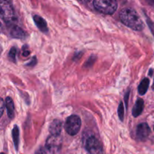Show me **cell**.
<instances>
[{"mask_svg":"<svg viewBox=\"0 0 154 154\" xmlns=\"http://www.w3.org/2000/svg\"><path fill=\"white\" fill-rule=\"evenodd\" d=\"M0 14L1 17L6 23H12L16 20L14 9L11 2L7 1H2L0 4Z\"/></svg>","mask_w":154,"mask_h":154,"instance_id":"cell-3","label":"cell"},{"mask_svg":"<svg viewBox=\"0 0 154 154\" xmlns=\"http://www.w3.org/2000/svg\"><path fill=\"white\" fill-rule=\"evenodd\" d=\"M81 126V120L77 115L69 116L65 123V129L70 135H75L79 132Z\"/></svg>","mask_w":154,"mask_h":154,"instance_id":"cell-4","label":"cell"},{"mask_svg":"<svg viewBox=\"0 0 154 154\" xmlns=\"http://www.w3.org/2000/svg\"><path fill=\"white\" fill-rule=\"evenodd\" d=\"M63 140L60 135H53L48 137L45 144L46 150L51 153H54L58 152L60 150L62 146Z\"/></svg>","mask_w":154,"mask_h":154,"instance_id":"cell-5","label":"cell"},{"mask_svg":"<svg viewBox=\"0 0 154 154\" xmlns=\"http://www.w3.org/2000/svg\"><path fill=\"white\" fill-rule=\"evenodd\" d=\"M120 20L124 25L135 31H141L144 28V23L141 17L136 11L132 8H124L119 14Z\"/></svg>","mask_w":154,"mask_h":154,"instance_id":"cell-1","label":"cell"},{"mask_svg":"<svg viewBox=\"0 0 154 154\" xmlns=\"http://www.w3.org/2000/svg\"><path fill=\"white\" fill-rule=\"evenodd\" d=\"M16 54H17V49L15 47H13V48H11L10 52H9L8 54V58L11 61L15 63L16 62Z\"/></svg>","mask_w":154,"mask_h":154,"instance_id":"cell-15","label":"cell"},{"mask_svg":"<svg viewBox=\"0 0 154 154\" xmlns=\"http://www.w3.org/2000/svg\"><path fill=\"white\" fill-rule=\"evenodd\" d=\"M5 107L8 117L10 119H13L14 117V105L13 101L10 97H7L5 99Z\"/></svg>","mask_w":154,"mask_h":154,"instance_id":"cell-12","label":"cell"},{"mask_svg":"<svg viewBox=\"0 0 154 154\" xmlns=\"http://www.w3.org/2000/svg\"><path fill=\"white\" fill-rule=\"evenodd\" d=\"M63 123L60 120H54L51 123L49 127V131L53 135H60L62 131Z\"/></svg>","mask_w":154,"mask_h":154,"instance_id":"cell-10","label":"cell"},{"mask_svg":"<svg viewBox=\"0 0 154 154\" xmlns=\"http://www.w3.org/2000/svg\"><path fill=\"white\" fill-rule=\"evenodd\" d=\"M35 154H47V151L45 148H43V147H40V148L35 152Z\"/></svg>","mask_w":154,"mask_h":154,"instance_id":"cell-17","label":"cell"},{"mask_svg":"<svg viewBox=\"0 0 154 154\" xmlns=\"http://www.w3.org/2000/svg\"><path fill=\"white\" fill-rule=\"evenodd\" d=\"M150 134V128L146 123H140L136 129V136L141 141H144Z\"/></svg>","mask_w":154,"mask_h":154,"instance_id":"cell-7","label":"cell"},{"mask_svg":"<svg viewBox=\"0 0 154 154\" xmlns=\"http://www.w3.org/2000/svg\"><path fill=\"white\" fill-rule=\"evenodd\" d=\"M33 20H34L35 25L40 29V31H42L44 33L48 32V27L47 25V22L43 17H40L39 15H34Z\"/></svg>","mask_w":154,"mask_h":154,"instance_id":"cell-8","label":"cell"},{"mask_svg":"<svg viewBox=\"0 0 154 154\" xmlns=\"http://www.w3.org/2000/svg\"><path fill=\"white\" fill-rule=\"evenodd\" d=\"M144 100L142 99H138L136 101V103H135V106L133 107V109H132V115L135 117H137L141 115L143 110H144Z\"/></svg>","mask_w":154,"mask_h":154,"instance_id":"cell-11","label":"cell"},{"mask_svg":"<svg viewBox=\"0 0 154 154\" xmlns=\"http://www.w3.org/2000/svg\"><path fill=\"white\" fill-rule=\"evenodd\" d=\"M29 54H30L29 51H25L23 52V55L25 56V57H27V56H28Z\"/></svg>","mask_w":154,"mask_h":154,"instance_id":"cell-19","label":"cell"},{"mask_svg":"<svg viewBox=\"0 0 154 154\" xmlns=\"http://www.w3.org/2000/svg\"><path fill=\"white\" fill-rule=\"evenodd\" d=\"M93 6L98 11L105 14H113L117 11L118 4L114 0H95Z\"/></svg>","mask_w":154,"mask_h":154,"instance_id":"cell-2","label":"cell"},{"mask_svg":"<svg viewBox=\"0 0 154 154\" xmlns=\"http://www.w3.org/2000/svg\"><path fill=\"white\" fill-rule=\"evenodd\" d=\"M12 137H13V141L16 150H18V145H19V128L17 125L14 126L12 130Z\"/></svg>","mask_w":154,"mask_h":154,"instance_id":"cell-14","label":"cell"},{"mask_svg":"<svg viewBox=\"0 0 154 154\" xmlns=\"http://www.w3.org/2000/svg\"><path fill=\"white\" fill-rule=\"evenodd\" d=\"M149 84H150V80L148 78H144L140 84L139 87H138V93H139L141 96L147 93V90H148Z\"/></svg>","mask_w":154,"mask_h":154,"instance_id":"cell-13","label":"cell"},{"mask_svg":"<svg viewBox=\"0 0 154 154\" xmlns=\"http://www.w3.org/2000/svg\"><path fill=\"white\" fill-rule=\"evenodd\" d=\"M118 114L119 118L120 119V120H121V121H123V119H124V108H123V102H120V105H119Z\"/></svg>","mask_w":154,"mask_h":154,"instance_id":"cell-16","label":"cell"},{"mask_svg":"<svg viewBox=\"0 0 154 154\" xmlns=\"http://www.w3.org/2000/svg\"><path fill=\"white\" fill-rule=\"evenodd\" d=\"M153 129H154V126H153Z\"/></svg>","mask_w":154,"mask_h":154,"instance_id":"cell-20","label":"cell"},{"mask_svg":"<svg viewBox=\"0 0 154 154\" xmlns=\"http://www.w3.org/2000/svg\"><path fill=\"white\" fill-rule=\"evenodd\" d=\"M86 149L90 154H104L100 141L95 136H90L86 141Z\"/></svg>","mask_w":154,"mask_h":154,"instance_id":"cell-6","label":"cell"},{"mask_svg":"<svg viewBox=\"0 0 154 154\" xmlns=\"http://www.w3.org/2000/svg\"><path fill=\"white\" fill-rule=\"evenodd\" d=\"M0 104H1V112H0V114H1V116H2L3 111H4V102H3L2 99H1V102H0Z\"/></svg>","mask_w":154,"mask_h":154,"instance_id":"cell-18","label":"cell"},{"mask_svg":"<svg viewBox=\"0 0 154 154\" xmlns=\"http://www.w3.org/2000/svg\"><path fill=\"white\" fill-rule=\"evenodd\" d=\"M10 34L12 38H15L25 39L27 37L26 32L17 26H13L11 27L10 30Z\"/></svg>","mask_w":154,"mask_h":154,"instance_id":"cell-9","label":"cell"}]
</instances>
